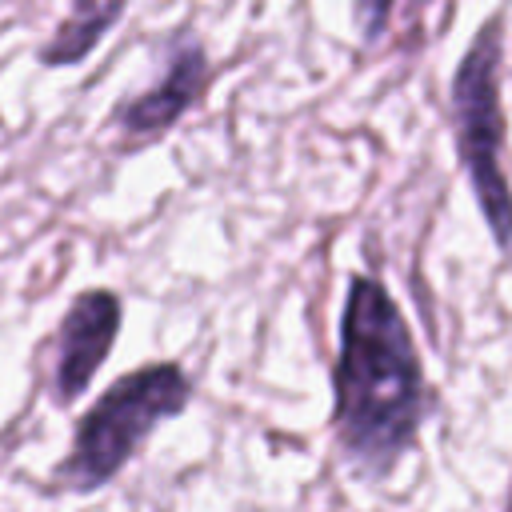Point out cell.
Segmentation results:
<instances>
[{"label": "cell", "mask_w": 512, "mask_h": 512, "mask_svg": "<svg viewBox=\"0 0 512 512\" xmlns=\"http://www.w3.org/2000/svg\"><path fill=\"white\" fill-rule=\"evenodd\" d=\"M332 388V428L344 460L360 476H388L416 444L428 392L412 332L388 288L372 276L348 284Z\"/></svg>", "instance_id": "1"}, {"label": "cell", "mask_w": 512, "mask_h": 512, "mask_svg": "<svg viewBox=\"0 0 512 512\" xmlns=\"http://www.w3.org/2000/svg\"><path fill=\"white\" fill-rule=\"evenodd\" d=\"M188 400H192V380L172 360L144 364L132 376H120L80 416L72 448L56 464V484H64L76 496L104 488L136 456V448L152 436V428L180 416Z\"/></svg>", "instance_id": "2"}, {"label": "cell", "mask_w": 512, "mask_h": 512, "mask_svg": "<svg viewBox=\"0 0 512 512\" xmlns=\"http://www.w3.org/2000/svg\"><path fill=\"white\" fill-rule=\"evenodd\" d=\"M504 20L492 16L464 60L456 64L452 80V124H456V152L468 172L472 196L484 212V224L496 248H512V188L500 164L504 148V112H500V56H504Z\"/></svg>", "instance_id": "3"}, {"label": "cell", "mask_w": 512, "mask_h": 512, "mask_svg": "<svg viewBox=\"0 0 512 512\" xmlns=\"http://www.w3.org/2000/svg\"><path fill=\"white\" fill-rule=\"evenodd\" d=\"M208 56L196 40H180L168 52L164 76L144 88L132 100H120L112 112V128L120 136V148H144L152 140H160L208 88Z\"/></svg>", "instance_id": "4"}, {"label": "cell", "mask_w": 512, "mask_h": 512, "mask_svg": "<svg viewBox=\"0 0 512 512\" xmlns=\"http://www.w3.org/2000/svg\"><path fill=\"white\" fill-rule=\"evenodd\" d=\"M120 296L108 288H88L80 292L60 328H56V364H52V400L56 404H72L88 380L96 376V368L108 360L116 332H120Z\"/></svg>", "instance_id": "5"}, {"label": "cell", "mask_w": 512, "mask_h": 512, "mask_svg": "<svg viewBox=\"0 0 512 512\" xmlns=\"http://www.w3.org/2000/svg\"><path fill=\"white\" fill-rule=\"evenodd\" d=\"M128 0H68V16L40 48L44 64H80L120 20Z\"/></svg>", "instance_id": "6"}, {"label": "cell", "mask_w": 512, "mask_h": 512, "mask_svg": "<svg viewBox=\"0 0 512 512\" xmlns=\"http://www.w3.org/2000/svg\"><path fill=\"white\" fill-rule=\"evenodd\" d=\"M392 4H396V0H356V24H360V36H364L368 44L380 40V32L388 28Z\"/></svg>", "instance_id": "7"}, {"label": "cell", "mask_w": 512, "mask_h": 512, "mask_svg": "<svg viewBox=\"0 0 512 512\" xmlns=\"http://www.w3.org/2000/svg\"><path fill=\"white\" fill-rule=\"evenodd\" d=\"M508 512H512V504H508Z\"/></svg>", "instance_id": "8"}]
</instances>
